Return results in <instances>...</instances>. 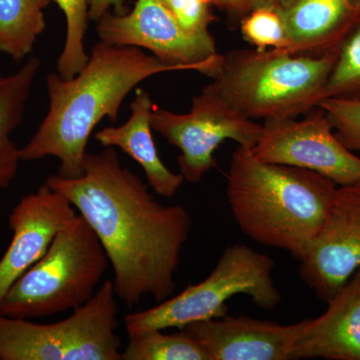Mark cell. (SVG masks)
Instances as JSON below:
<instances>
[{"label": "cell", "mask_w": 360, "mask_h": 360, "mask_svg": "<svg viewBox=\"0 0 360 360\" xmlns=\"http://www.w3.org/2000/svg\"><path fill=\"white\" fill-rule=\"evenodd\" d=\"M45 184L75 206L96 232L115 276L116 295L129 309L174 292L180 255L193 219L182 205H165L139 175L122 167L115 148L85 156L77 179L51 175Z\"/></svg>", "instance_id": "obj_1"}, {"label": "cell", "mask_w": 360, "mask_h": 360, "mask_svg": "<svg viewBox=\"0 0 360 360\" xmlns=\"http://www.w3.org/2000/svg\"><path fill=\"white\" fill-rule=\"evenodd\" d=\"M184 70L134 46L99 41L75 77L58 73L46 78L49 108L30 141L20 148L21 160L58 158V175L84 174L87 143L101 120L115 122L123 101L143 80L167 71Z\"/></svg>", "instance_id": "obj_2"}, {"label": "cell", "mask_w": 360, "mask_h": 360, "mask_svg": "<svg viewBox=\"0 0 360 360\" xmlns=\"http://www.w3.org/2000/svg\"><path fill=\"white\" fill-rule=\"evenodd\" d=\"M226 195L240 231L259 245L300 262L319 236L338 186L303 168L265 162L238 146L226 175Z\"/></svg>", "instance_id": "obj_3"}, {"label": "cell", "mask_w": 360, "mask_h": 360, "mask_svg": "<svg viewBox=\"0 0 360 360\" xmlns=\"http://www.w3.org/2000/svg\"><path fill=\"white\" fill-rule=\"evenodd\" d=\"M338 52L321 56L240 49L222 56L213 82L227 103L250 120L297 118L324 98Z\"/></svg>", "instance_id": "obj_4"}, {"label": "cell", "mask_w": 360, "mask_h": 360, "mask_svg": "<svg viewBox=\"0 0 360 360\" xmlns=\"http://www.w3.org/2000/svg\"><path fill=\"white\" fill-rule=\"evenodd\" d=\"M110 266L96 232L77 213L44 257L9 288L0 314L32 319L77 309L94 295Z\"/></svg>", "instance_id": "obj_5"}, {"label": "cell", "mask_w": 360, "mask_h": 360, "mask_svg": "<svg viewBox=\"0 0 360 360\" xmlns=\"http://www.w3.org/2000/svg\"><path fill=\"white\" fill-rule=\"evenodd\" d=\"M274 269L269 255L248 245L229 246L205 281L156 307L125 315V330L181 329L193 322L220 319L227 314L226 302L238 295L250 296L260 309H276L283 297L274 283Z\"/></svg>", "instance_id": "obj_6"}, {"label": "cell", "mask_w": 360, "mask_h": 360, "mask_svg": "<svg viewBox=\"0 0 360 360\" xmlns=\"http://www.w3.org/2000/svg\"><path fill=\"white\" fill-rule=\"evenodd\" d=\"M113 281H104L72 314L34 323L0 314V360H122Z\"/></svg>", "instance_id": "obj_7"}, {"label": "cell", "mask_w": 360, "mask_h": 360, "mask_svg": "<svg viewBox=\"0 0 360 360\" xmlns=\"http://www.w3.org/2000/svg\"><path fill=\"white\" fill-rule=\"evenodd\" d=\"M150 122L153 130L179 149V174L191 184L217 167L213 155L222 142L234 141L253 148L262 131V124L227 103L214 82L193 97L189 112L179 115L155 105Z\"/></svg>", "instance_id": "obj_8"}, {"label": "cell", "mask_w": 360, "mask_h": 360, "mask_svg": "<svg viewBox=\"0 0 360 360\" xmlns=\"http://www.w3.org/2000/svg\"><path fill=\"white\" fill-rule=\"evenodd\" d=\"M97 22L103 44L148 49L163 63L212 78L221 65L210 32H187L158 0H136L130 13H110Z\"/></svg>", "instance_id": "obj_9"}, {"label": "cell", "mask_w": 360, "mask_h": 360, "mask_svg": "<svg viewBox=\"0 0 360 360\" xmlns=\"http://www.w3.org/2000/svg\"><path fill=\"white\" fill-rule=\"evenodd\" d=\"M252 153L265 162L311 170L338 186L360 182V158L336 136L319 108L303 120H265Z\"/></svg>", "instance_id": "obj_10"}, {"label": "cell", "mask_w": 360, "mask_h": 360, "mask_svg": "<svg viewBox=\"0 0 360 360\" xmlns=\"http://www.w3.org/2000/svg\"><path fill=\"white\" fill-rule=\"evenodd\" d=\"M303 283L328 303L360 267V182L338 186L319 236L300 260Z\"/></svg>", "instance_id": "obj_11"}, {"label": "cell", "mask_w": 360, "mask_h": 360, "mask_svg": "<svg viewBox=\"0 0 360 360\" xmlns=\"http://www.w3.org/2000/svg\"><path fill=\"white\" fill-rule=\"evenodd\" d=\"M77 210L46 184L21 198L9 215L13 238L0 259V302L9 288L44 257Z\"/></svg>", "instance_id": "obj_12"}, {"label": "cell", "mask_w": 360, "mask_h": 360, "mask_svg": "<svg viewBox=\"0 0 360 360\" xmlns=\"http://www.w3.org/2000/svg\"><path fill=\"white\" fill-rule=\"evenodd\" d=\"M305 321L281 324L226 314L180 330L200 345L210 360H290Z\"/></svg>", "instance_id": "obj_13"}, {"label": "cell", "mask_w": 360, "mask_h": 360, "mask_svg": "<svg viewBox=\"0 0 360 360\" xmlns=\"http://www.w3.org/2000/svg\"><path fill=\"white\" fill-rule=\"evenodd\" d=\"M360 360V267L316 319H307L292 359Z\"/></svg>", "instance_id": "obj_14"}, {"label": "cell", "mask_w": 360, "mask_h": 360, "mask_svg": "<svg viewBox=\"0 0 360 360\" xmlns=\"http://www.w3.org/2000/svg\"><path fill=\"white\" fill-rule=\"evenodd\" d=\"M281 11L288 53L321 56L338 51L360 21V0H292Z\"/></svg>", "instance_id": "obj_15"}, {"label": "cell", "mask_w": 360, "mask_h": 360, "mask_svg": "<svg viewBox=\"0 0 360 360\" xmlns=\"http://www.w3.org/2000/svg\"><path fill=\"white\" fill-rule=\"evenodd\" d=\"M155 104L148 92L137 89L131 103V115L124 124L99 130L96 139L104 148L122 149L136 161L146 174L148 186L156 194L172 198L184 182V176L174 174L161 160L153 141L151 112Z\"/></svg>", "instance_id": "obj_16"}, {"label": "cell", "mask_w": 360, "mask_h": 360, "mask_svg": "<svg viewBox=\"0 0 360 360\" xmlns=\"http://www.w3.org/2000/svg\"><path fill=\"white\" fill-rule=\"evenodd\" d=\"M40 68L39 58L32 56L15 72L0 75V189L11 186L22 161L13 134L25 120Z\"/></svg>", "instance_id": "obj_17"}, {"label": "cell", "mask_w": 360, "mask_h": 360, "mask_svg": "<svg viewBox=\"0 0 360 360\" xmlns=\"http://www.w3.org/2000/svg\"><path fill=\"white\" fill-rule=\"evenodd\" d=\"M52 0H0V51L13 60L30 56L46 27L44 8Z\"/></svg>", "instance_id": "obj_18"}, {"label": "cell", "mask_w": 360, "mask_h": 360, "mask_svg": "<svg viewBox=\"0 0 360 360\" xmlns=\"http://www.w3.org/2000/svg\"><path fill=\"white\" fill-rule=\"evenodd\" d=\"M122 360H210L207 352L191 336L163 333V329L127 333Z\"/></svg>", "instance_id": "obj_19"}, {"label": "cell", "mask_w": 360, "mask_h": 360, "mask_svg": "<svg viewBox=\"0 0 360 360\" xmlns=\"http://www.w3.org/2000/svg\"><path fill=\"white\" fill-rule=\"evenodd\" d=\"M65 13L66 37L59 56L58 73L63 79H70L86 65L89 56L85 51L84 37L89 28V0H53Z\"/></svg>", "instance_id": "obj_20"}, {"label": "cell", "mask_w": 360, "mask_h": 360, "mask_svg": "<svg viewBox=\"0 0 360 360\" xmlns=\"http://www.w3.org/2000/svg\"><path fill=\"white\" fill-rule=\"evenodd\" d=\"M328 97L360 99V21L338 49L324 89Z\"/></svg>", "instance_id": "obj_21"}, {"label": "cell", "mask_w": 360, "mask_h": 360, "mask_svg": "<svg viewBox=\"0 0 360 360\" xmlns=\"http://www.w3.org/2000/svg\"><path fill=\"white\" fill-rule=\"evenodd\" d=\"M241 34L246 41L258 49L286 51L288 32L281 7L260 6L241 18Z\"/></svg>", "instance_id": "obj_22"}, {"label": "cell", "mask_w": 360, "mask_h": 360, "mask_svg": "<svg viewBox=\"0 0 360 360\" xmlns=\"http://www.w3.org/2000/svg\"><path fill=\"white\" fill-rule=\"evenodd\" d=\"M317 108L328 116L338 139L349 150H360V99L323 98Z\"/></svg>", "instance_id": "obj_23"}, {"label": "cell", "mask_w": 360, "mask_h": 360, "mask_svg": "<svg viewBox=\"0 0 360 360\" xmlns=\"http://www.w3.org/2000/svg\"><path fill=\"white\" fill-rule=\"evenodd\" d=\"M180 25L188 32H210L208 27L215 20L210 6L202 0H158Z\"/></svg>", "instance_id": "obj_24"}, {"label": "cell", "mask_w": 360, "mask_h": 360, "mask_svg": "<svg viewBox=\"0 0 360 360\" xmlns=\"http://www.w3.org/2000/svg\"><path fill=\"white\" fill-rule=\"evenodd\" d=\"M111 8L116 14L124 13L123 0H89V20L99 21L105 14L110 13Z\"/></svg>", "instance_id": "obj_25"}, {"label": "cell", "mask_w": 360, "mask_h": 360, "mask_svg": "<svg viewBox=\"0 0 360 360\" xmlns=\"http://www.w3.org/2000/svg\"><path fill=\"white\" fill-rule=\"evenodd\" d=\"M205 4L210 6H217L221 11H226L231 15L245 18L246 14L250 13L246 0H202Z\"/></svg>", "instance_id": "obj_26"}, {"label": "cell", "mask_w": 360, "mask_h": 360, "mask_svg": "<svg viewBox=\"0 0 360 360\" xmlns=\"http://www.w3.org/2000/svg\"><path fill=\"white\" fill-rule=\"evenodd\" d=\"M250 11L252 9L260 6H278L283 7L286 4H290L292 0H246Z\"/></svg>", "instance_id": "obj_27"}]
</instances>
